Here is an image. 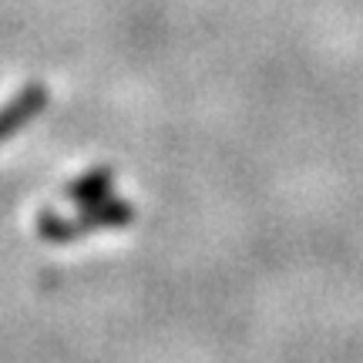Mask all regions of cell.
I'll return each mask as SVG.
<instances>
[{
    "instance_id": "6da1fadb",
    "label": "cell",
    "mask_w": 363,
    "mask_h": 363,
    "mask_svg": "<svg viewBox=\"0 0 363 363\" xmlns=\"http://www.w3.org/2000/svg\"><path fill=\"white\" fill-rule=\"evenodd\" d=\"M48 101H51V94H48V88L40 81H27L17 94H11L7 101L0 104V142L13 138L24 125H30L48 108Z\"/></svg>"
},
{
    "instance_id": "7a4b0ae2",
    "label": "cell",
    "mask_w": 363,
    "mask_h": 363,
    "mask_svg": "<svg viewBox=\"0 0 363 363\" xmlns=\"http://www.w3.org/2000/svg\"><path fill=\"white\" fill-rule=\"evenodd\" d=\"M131 222V206L128 202H94V206H81L78 216H71V229L74 235H88V233H101V229H118V225H128Z\"/></svg>"
},
{
    "instance_id": "3957f363",
    "label": "cell",
    "mask_w": 363,
    "mask_h": 363,
    "mask_svg": "<svg viewBox=\"0 0 363 363\" xmlns=\"http://www.w3.org/2000/svg\"><path fill=\"white\" fill-rule=\"evenodd\" d=\"M115 185V172L111 169H88L84 175L67 182L65 195L74 202V206H94V202H104L108 199V189Z\"/></svg>"
},
{
    "instance_id": "277c9868",
    "label": "cell",
    "mask_w": 363,
    "mask_h": 363,
    "mask_svg": "<svg viewBox=\"0 0 363 363\" xmlns=\"http://www.w3.org/2000/svg\"><path fill=\"white\" fill-rule=\"evenodd\" d=\"M34 233H38L44 242H54V246H65V242H74V239H78L74 229H71V216H57V212H51V208L38 212Z\"/></svg>"
}]
</instances>
